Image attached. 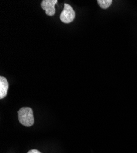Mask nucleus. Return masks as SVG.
Listing matches in <instances>:
<instances>
[{
    "label": "nucleus",
    "instance_id": "nucleus-4",
    "mask_svg": "<svg viewBox=\"0 0 137 153\" xmlns=\"http://www.w3.org/2000/svg\"><path fill=\"white\" fill-rule=\"evenodd\" d=\"M9 83L7 79L3 76H0V99H3L7 94Z\"/></svg>",
    "mask_w": 137,
    "mask_h": 153
},
{
    "label": "nucleus",
    "instance_id": "nucleus-5",
    "mask_svg": "<svg viewBox=\"0 0 137 153\" xmlns=\"http://www.w3.org/2000/svg\"><path fill=\"white\" fill-rule=\"evenodd\" d=\"M97 3L102 9H106L113 3V1L112 0H98Z\"/></svg>",
    "mask_w": 137,
    "mask_h": 153
},
{
    "label": "nucleus",
    "instance_id": "nucleus-6",
    "mask_svg": "<svg viewBox=\"0 0 137 153\" xmlns=\"http://www.w3.org/2000/svg\"><path fill=\"white\" fill-rule=\"evenodd\" d=\"M27 153H41V152L37 149H31Z\"/></svg>",
    "mask_w": 137,
    "mask_h": 153
},
{
    "label": "nucleus",
    "instance_id": "nucleus-3",
    "mask_svg": "<svg viewBox=\"0 0 137 153\" xmlns=\"http://www.w3.org/2000/svg\"><path fill=\"white\" fill-rule=\"evenodd\" d=\"M57 2V0H43L41 2V7L47 16H53L55 13V6Z\"/></svg>",
    "mask_w": 137,
    "mask_h": 153
},
{
    "label": "nucleus",
    "instance_id": "nucleus-1",
    "mask_svg": "<svg viewBox=\"0 0 137 153\" xmlns=\"http://www.w3.org/2000/svg\"><path fill=\"white\" fill-rule=\"evenodd\" d=\"M19 122L23 126L30 127L34 124L33 110L30 107H22L18 111Z\"/></svg>",
    "mask_w": 137,
    "mask_h": 153
},
{
    "label": "nucleus",
    "instance_id": "nucleus-2",
    "mask_svg": "<svg viewBox=\"0 0 137 153\" xmlns=\"http://www.w3.org/2000/svg\"><path fill=\"white\" fill-rule=\"evenodd\" d=\"M75 18V12L73 7L68 4H64V9L60 16V20L65 23L72 22Z\"/></svg>",
    "mask_w": 137,
    "mask_h": 153
}]
</instances>
